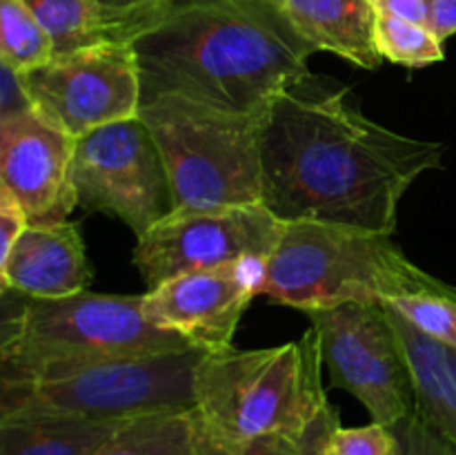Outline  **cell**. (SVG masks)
I'll list each match as a JSON object with an SVG mask.
<instances>
[{"instance_id":"cell-1","label":"cell","mask_w":456,"mask_h":455,"mask_svg":"<svg viewBox=\"0 0 456 455\" xmlns=\"http://www.w3.org/2000/svg\"><path fill=\"white\" fill-rule=\"evenodd\" d=\"M445 145L392 132L352 89L305 74L283 89L261 138L263 205L283 223L319 221L395 235L405 192L444 165Z\"/></svg>"},{"instance_id":"cell-2","label":"cell","mask_w":456,"mask_h":455,"mask_svg":"<svg viewBox=\"0 0 456 455\" xmlns=\"http://www.w3.org/2000/svg\"><path fill=\"white\" fill-rule=\"evenodd\" d=\"M132 45L141 105L178 94L249 116H267L316 52L272 0H176Z\"/></svg>"},{"instance_id":"cell-3","label":"cell","mask_w":456,"mask_h":455,"mask_svg":"<svg viewBox=\"0 0 456 455\" xmlns=\"http://www.w3.org/2000/svg\"><path fill=\"white\" fill-rule=\"evenodd\" d=\"M321 361L314 328L283 346L208 351L194 379L196 410L230 455L272 433L301 437L328 401Z\"/></svg>"},{"instance_id":"cell-4","label":"cell","mask_w":456,"mask_h":455,"mask_svg":"<svg viewBox=\"0 0 456 455\" xmlns=\"http://www.w3.org/2000/svg\"><path fill=\"white\" fill-rule=\"evenodd\" d=\"M194 343L142 315V294L83 290L61 299L22 294L4 306L0 328L3 382H29L53 370L111 357L185 351Z\"/></svg>"},{"instance_id":"cell-5","label":"cell","mask_w":456,"mask_h":455,"mask_svg":"<svg viewBox=\"0 0 456 455\" xmlns=\"http://www.w3.org/2000/svg\"><path fill=\"white\" fill-rule=\"evenodd\" d=\"M436 277L414 266L392 235L319 221L285 223L267 261L263 293L303 312L347 302H395L430 288Z\"/></svg>"},{"instance_id":"cell-6","label":"cell","mask_w":456,"mask_h":455,"mask_svg":"<svg viewBox=\"0 0 456 455\" xmlns=\"http://www.w3.org/2000/svg\"><path fill=\"white\" fill-rule=\"evenodd\" d=\"M138 116L163 154L174 210L263 203L265 116L218 110L178 94L142 103Z\"/></svg>"},{"instance_id":"cell-7","label":"cell","mask_w":456,"mask_h":455,"mask_svg":"<svg viewBox=\"0 0 456 455\" xmlns=\"http://www.w3.org/2000/svg\"><path fill=\"white\" fill-rule=\"evenodd\" d=\"M203 348L111 357L53 370L29 382H0V418L76 415L136 419L196 409L194 379Z\"/></svg>"},{"instance_id":"cell-8","label":"cell","mask_w":456,"mask_h":455,"mask_svg":"<svg viewBox=\"0 0 456 455\" xmlns=\"http://www.w3.org/2000/svg\"><path fill=\"white\" fill-rule=\"evenodd\" d=\"M305 315L334 386L356 397L372 422L396 426L412 413V370L386 302H347Z\"/></svg>"},{"instance_id":"cell-9","label":"cell","mask_w":456,"mask_h":455,"mask_svg":"<svg viewBox=\"0 0 456 455\" xmlns=\"http://www.w3.org/2000/svg\"><path fill=\"white\" fill-rule=\"evenodd\" d=\"M71 178L80 208L120 219L136 239L174 212L163 154L141 116L76 138Z\"/></svg>"},{"instance_id":"cell-10","label":"cell","mask_w":456,"mask_h":455,"mask_svg":"<svg viewBox=\"0 0 456 455\" xmlns=\"http://www.w3.org/2000/svg\"><path fill=\"white\" fill-rule=\"evenodd\" d=\"M22 80L34 110L71 138L141 114V70L127 40L53 56Z\"/></svg>"},{"instance_id":"cell-11","label":"cell","mask_w":456,"mask_h":455,"mask_svg":"<svg viewBox=\"0 0 456 455\" xmlns=\"http://www.w3.org/2000/svg\"><path fill=\"white\" fill-rule=\"evenodd\" d=\"M285 223L265 205L174 210L136 241L134 266L150 288L172 277L248 257L270 259Z\"/></svg>"},{"instance_id":"cell-12","label":"cell","mask_w":456,"mask_h":455,"mask_svg":"<svg viewBox=\"0 0 456 455\" xmlns=\"http://www.w3.org/2000/svg\"><path fill=\"white\" fill-rule=\"evenodd\" d=\"M267 261L248 257L172 277L142 294V315L203 351L230 348L245 308L263 293Z\"/></svg>"},{"instance_id":"cell-13","label":"cell","mask_w":456,"mask_h":455,"mask_svg":"<svg viewBox=\"0 0 456 455\" xmlns=\"http://www.w3.org/2000/svg\"><path fill=\"white\" fill-rule=\"evenodd\" d=\"M74 143L36 110L0 120V187L20 203L29 226L67 221L78 205Z\"/></svg>"},{"instance_id":"cell-14","label":"cell","mask_w":456,"mask_h":455,"mask_svg":"<svg viewBox=\"0 0 456 455\" xmlns=\"http://www.w3.org/2000/svg\"><path fill=\"white\" fill-rule=\"evenodd\" d=\"M92 266L71 221L27 226L0 261V288L31 299H61L87 290Z\"/></svg>"},{"instance_id":"cell-15","label":"cell","mask_w":456,"mask_h":455,"mask_svg":"<svg viewBox=\"0 0 456 455\" xmlns=\"http://www.w3.org/2000/svg\"><path fill=\"white\" fill-rule=\"evenodd\" d=\"M294 29L316 49L350 61L361 70H379L374 12L370 0H283Z\"/></svg>"},{"instance_id":"cell-16","label":"cell","mask_w":456,"mask_h":455,"mask_svg":"<svg viewBox=\"0 0 456 455\" xmlns=\"http://www.w3.org/2000/svg\"><path fill=\"white\" fill-rule=\"evenodd\" d=\"M414 379V410L456 444V348L419 330L387 303Z\"/></svg>"},{"instance_id":"cell-17","label":"cell","mask_w":456,"mask_h":455,"mask_svg":"<svg viewBox=\"0 0 456 455\" xmlns=\"http://www.w3.org/2000/svg\"><path fill=\"white\" fill-rule=\"evenodd\" d=\"M127 422L76 415L0 418V455H94Z\"/></svg>"},{"instance_id":"cell-18","label":"cell","mask_w":456,"mask_h":455,"mask_svg":"<svg viewBox=\"0 0 456 455\" xmlns=\"http://www.w3.org/2000/svg\"><path fill=\"white\" fill-rule=\"evenodd\" d=\"M94 455H230L196 409L136 418Z\"/></svg>"},{"instance_id":"cell-19","label":"cell","mask_w":456,"mask_h":455,"mask_svg":"<svg viewBox=\"0 0 456 455\" xmlns=\"http://www.w3.org/2000/svg\"><path fill=\"white\" fill-rule=\"evenodd\" d=\"M52 36L56 56L110 40L98 0H22Z\"/></svg>"},{"instance_id":"cell-20","label":"cell","mask_w":456,"mask_h":455,"mask_svg":"<svg viewBox=\"0 0 456 455\" xmlns=\"http://www.w3.org/2000/svg\"><path fill=\"white\" fill-rule=\"evenodd\" d=\"M52 36L22 0H0V62L27 74L53 61Z\"/></svg>"},{"instance_id":"cell-21","label":"cell","mask_w":456,"mask_h":455,"mask_svg":"<svg viewBox=\"0 0 456 455\" xmlns=\"http://www.w3.org/2000/svg\"><path fill=\"white\" fill-rule=\"evenodd\" d=\"M374 45L381 58L410 70L428 67L445 58L444 40L430 27L395 16H377Z\"/></svg>"},{"instance_id":"cell-22","label":"cell","mask_w":456,"mask_h":455,"mask_svg":"<svg viewBox=\"0 0 456 455\" xmlns=\"http://www.w3.org/2000/svg\"><path fill=\"white\" fill-rule=\"evenodd\" d=\"M410 324L456 348V288L436 279L430 288L390 302Z\"/></svg>"},{"instance_id":"cell-23","label":"cell","mask_w":456,"mask_h":455,"mask_svg":"<svg viewBox=\"0 0 456 455\" xmlns=\"http://www.w3.org/2000/svg\"><path fill=\"white\" fill-rule=\"evenodd\" d=\"M110 40L132 43L138 34L160 21L176 0H98Z\"/></svg>"},{"instance_id":"cell-24","label":"cell","mask_w":456,"mask_h":455,"mask_svg":"<svg viewBox=\"0 0 456 455\" xmlns=\"http://www.w3.org/2000/svg\"><path fill=\"white\" fill-rule=\"evenodd\" d=\"M399 451L395 428L379 422L352 428L338 426L325 446V455H399Z\"/></svg>"},{"instance_id":"cell-25","label":"cell","mask_w":456,"mask_h":455,"mask_svg":"<svg viewBox=\"0 0 456 455\" xmlns=\"http://www.w3.org/2000/svg\"><path fill=\"white\" fill-rule=\"evenodd\" d=\"M395 428L399 437V455H456V444L441 435L417 410L401 419Z\"/></svg>"},{"instance_id":"cell-26","label":"cell","mask_w":456,"mask_h":455,"mask_svg":"<svg viewBox=\"0 0 456 455\" xmlns=\"http://www.w3.org/2000/svg\"><path fill=\"white\" fill-rule=\"evenodd\" d=\"M341 426V415H338L337 406L330 404V400L321 406L319 413L314 415L305 431L298 437V449L301 455H325V446H328L330 435Z\"/></svg>"},{"instance_id":"cell-27","label":"cell","mask_w":456,"mask_h":455,"mask_svg":"<svg viewBox=\"0 0 456 455\" xmlns=\"http://www.w3.org/2000/svg\"><path fill=\"white\" fill-rule=\"evenodd\" d=\"M34 110L20 71L0 62V120L13 119Z\"/></svg>"},{"instance_id":"cell-28","label":"cell","mask_w":456,"mask_h":455,"mask_svg":"<svg viewBox=\"0 0 456 455\" xmlns=\"http://www.w3.org/2000/svg\"><path fill=\"white\" fill-rule=\"evenodd\" d=\"M27 226H29V221H27L25 210L13 199L12 192L0 187V261L7 259L13 244L25 232Z\"/></svg>"},{"instance_id":"cell-29","label":"cell","mask_w":456,"mask_h":455,"mask_svg":"<svg viewBox=\"0 0 456 455\" xmlns=\"http://www.w3.org/2000/svg\"><path fill=\"white\" fill-rule=\"evenodd\" d=\"M377 16H395L417 25L430 27V4L428 0H370Z\"/></svg>"},{"instance_id":"cell-30","label":"cell","mask_w":456,"mask_h":455,"mask_svg":"<svg viewBox=\"0 0 456 455\" xmlns=\"http://www.w3.org/2000/svg\"><path fill=\"white\" fill-rule=\"evenodd\" d=\"M232 455H301V449H298V437L272 433V435H263L248 442Z\"/></svg>"},{"instance_id":"cell-31","label":"cell","mask_w":456,"mask_h":455,"mask_svg":"<svg viewBox=\"0 0 456 455\" xmlns=\"http://www.w3.org/2000/svg\"><path fill=\"white\" fill-rule=\"evenodd\" d=\"M430 4V29L441 40L456 36V0H428Z\"/></svg>"},{"instance_id":"cell-32","label":"cell","mask_w":456,"mask_h":455,"mask_svg":"<svg viewBox=\"0 0 456 455\" xmlns=\"http://www.w3.org/2000/svg\"><path fill=\"white\" fill-rule=\"evenodd\" d=\"M272 3H276V4H283V0H272Z\"/></svg>"}]
</instances>
